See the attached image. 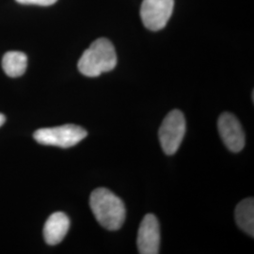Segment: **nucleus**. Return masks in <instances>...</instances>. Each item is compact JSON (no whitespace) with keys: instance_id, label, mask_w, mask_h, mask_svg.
Returning <instances> with one entry per match:
<instances>
[{"instance_id":"1","label":"nucleus","mask_w":254,"mask_h":254,"mask_svg":"<svg viewBox=\"0 0 254 254\" xmlns=\"http://www.w3.org/2000/svg\"><path fill=\"white\" fill-rule=\"evenodd\" d=\"M90 206L98 223L107 230L116 231L125 223L127 216L125 203L108 189L99 188L92 191Z\"/></svg>"},{"instance_id":"2","label":"nucleus","mask_w":254,"mask_h":254,"mask_svg":"<svg viewBox=\"0 0 254 254\" xmlns=\"http://www.w3.org/2000/svg\"><path fill=\"white\" fill-rule=\"evenodd\" d=\"M117 65V55L112 43L106 38L95 40L78 61L79 72L88 77H96L112 71Z\"/></svg>"},{"instance_id":"3","label":"nucleus","mask_w":254,"mask_h":254,"mask_svg":"<svg viewBox=\"0 0 254 254\" xmlns=\"http://www.w3.org/2000/svg\"><path fill=\"white\" fill-rule=\"evenodd\" d=\"M87 135V131L82 127L75 125H65L38 129L33 134V137L38 143L43 145L70 148L79 143Z\"/></svg>"},{"instance_id":"4","label":"nucleus","mask_w":254,"mask_h":254,"mask_svg":"<svg viewBox=\"0 0 254 254\" xmlns=\"http://www.w3.org/2000/svg\"><path fill=\"white\" fill-rule=\"evenodd\" d=\"M186 119L180 110H172L164 119L158 136L164 153L174 154L179 149L186 134Z\"/></svg>"},{"instance_id":"5","label":"nucleus","mask_w":254,"mask_h":254,"mask_svg":"<svg viewBox=\"0 0 254 254\" xmlns=\"http://www.w3.org/2000/svg\"><path fill=\"white\" fill-rule=\"evenodd\" d=\"M174 0H143L140 16L148 29L158 31L166 27L173 14Z\"/></svg>"},{"instance_id":"6","label":"nucleus","mask_w":254,"mask_h":254,"mask_svg":"<svg viewBox=\"0 0 254 254\" xmlns=\"http://www.w3.org/2000/svg\"><path fill=\"white\" fill-rule=\"evenodd\" d=\"M218 133L224 144L234 153H239L245 146V134L240 122L232 113H222L218 121Z\"/></svg>"},{"instance_id":"7","label":"nucleus","mask_w":254,"mask_h":254,"mask_svg":"<svg viewBox=\"0 0 254 254\" xmlns=\"http://www.w3.org/2000/svg\"><path fill=\"white\" fill-rule=\"evenodd\" d=\"M136 246L139 254H159L160 226L156 217L147 214L142 219L137 233Z\"/></svg>"},{"instance_id":"8","label":"nucleus","mask_w":254,"mask_h":254,"mask_svg":"<svg viewBox=\"0 0 254 254\" xmlns=\"http://www.w3.org/2000/svg\"><path fill=\"white\" fill-rule=\"evenodd\" d=\"M70 228V219L63 212L53 213L44 226V237L48 245L61 243Z\"/></svg>"},{"instance_id":"9","label":"nucleus","mask_w":254,"mask_h":254,"mask_svg":"<svg viewBox=\"0 0 254 254\" xmlns=\"http://www.w3.org/2000/svg\"><path fill=\"white\" fill-rule=\"evenodd\" d=\"M236 220L239 228L246 234L254 236V200L248 198L241 200L236 208Z\"/></svg>"},{"instance_id":"10","label":"nucleus","mask_w":254,"mask_h":254,"mask_svg":"<svg viewBox=\"0 0 254 254\" xmlns=\"http://www.w3.org/2000/svg\"><path fill=\"white\" fill-rule=\"evenodd\" d=\"M2 67L7 75L10 77H19L27 70V55L18 51L7 52L2 59Z\"/></svg>"},{"instance_id":"11","label":"nucleus","mask_w":254,"mask_h":254,"mask_svg":"<svg viewBox=\"0 0 254 254\" xmlns=\"http://www.w3.org/2000/svg\"><path fill=\"white\" fill-rule=\"evenodd\" d=\"M20 4L24 5H39V6H51L58 0H16Z\"/></svg>"},{"instance_id":"12","label":"nucleus","mask_w":254,"mask_h":254,"mask_svg":"<svg viewBox=\"0 0 254 254\" xmlns=\"http://www.w3.org/2000/svg\"><path fill=\"white\" fill-rule=\"evenodd\" d=\"M5 121H6V118H5V116H4L3 114H1V113H0V127H2V126L4 125Z\"/></svg>"}]
</instances>
